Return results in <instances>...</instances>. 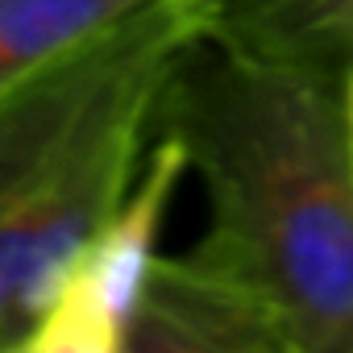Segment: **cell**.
<instances>
[{
    "label": "cell",
    "mask_w": 353,
    "mask_h": 353,
    "mask_svg": "<svg viewBox=\"0 0 353 353\" xmlns=\"http://www.w3.org/2000/svg\"><path fill=\"white\" fill-rule=\"evenodd\" d=\"M208 196L196 245L245 279L291 353H353V150L345 75L208 34L158 104Z\"/></svg>",
    "instance_id": "1"
},
{
    "label": "cell",
    "mask_w": 353,
    "mask_h": 353,
    "mask_svg": "<svg viewBox=\"0 0 353 353\" xmlns=\"http://www.w3.org/2000/svg\"><path fill=\"white\" fill-rule=\"evenodd\" d=\"M212 0H150L0 96V353H26L75 254L125 204Z\"/></svg>",
    "instance_id": "2"
},
{
    "label": "cell",
    "mask_w": 353,
    "mask_h": 353,
    "mask_svg": "<svg viewBox=\"0 0 353 353\" xmlns=\"http://www.w3.org/2000/svg\"><path fill=\"white\" fill-rule=\"evenodd\" d=\"M183 174V150L170 137H154L133 192L75 254L26 353H125L133 312L158 258V233Z\"/></svg>",
    "instance_id": "3"
},
{
    "label": "cell",
    "mask_w": 353,
    "mask_h": 353,
    "mask_svg": "<svg viewBox=\"0 0 353 353\" xmlns=\"http://www.w3.org/2000/svg\"><path fill=\"white\" fill-rule=\"evenodd\" d=\"M125 353H291V341L245 279L192 250L154 258Z\"/></svg>",
    "instance_id": "4"
},
{
    "label": "cell",
    "mask_w": 353,
    "mask_h": 353,
    "mask_svg": "<svg viewBox=\"0 0 353 353\" xmlns=\"http://www.w3.org/2000/svg\"><path fill=\"white\" fill-rule=\"evenodd\" d=\"M216 38L245 50L349 71L353 0H212Z\"/></svg>",
    "instance_id": "5"
},
{
    "label": "cell",
    "mask_w": 353,
    "mask_h": 353,
    "mask_svg": "<svg viewBox=\"0 0 353 353\" xmlns=\"http://www.w3.org/2000/svg\"><path fill=\"white\" fill-rule=\"evenodd\" d=\"M150 0H0V96Z\"/></svg>",
    "instance_id": "6"
},
{
    "label": "cell",
    "mask_w": 353,
    "mask_h": 353,
    "mask_svg": "<svg viewBox=\"0 0 353 353\" xmlns=\"http://www.w3.org/2000/svg\"><path fill=\"white\" fill-rule=\"evenodd\" d=\"M345 117H349V150H353V63L345 71Z\"/></svg>",
    "instance_id": "7"
}]
</instances>
